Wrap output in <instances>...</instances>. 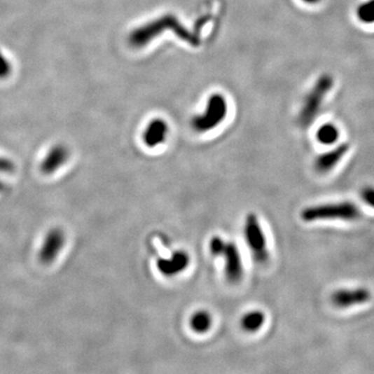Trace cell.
<instances>
[{
	"instance_id": "cell-7",
	"label": "cell",
	"mask_w": 374,
	"mask_h": 374,
	"mask_svg": "<svg viewBox=\"0 0 374 374\" xmlns=\"http://www.w3.org/2000/svg\"><path fill=\"white\" fill-rule=\"evenodd\" d=\"M371 300L370 290L365 287L340 288L331 296V302L339 309L352 308L366 304Z\"/></svg>"
},
{
	"instance_id": "cell-8",
	"label": "cell",
	"mask_w": 374,
	"mask_h": 374,
	"mask_svg": "<svg viewBox=\"0 0 374 374\" xmlns=\"http://www.w3.org/2000/svg\"><path fill=\"white\" fill-rule=\"evenodd\" d=\"M191 264V256L184 249H177L169 257L159 258L156 261V268L161 276L174 278L186 272Z\"/></svg>"
},
{
	"instance_id": "cell-13",
	"label": "cell",
	"mask_w": 374,
	"mask_h": 374,
	"mask_svg": "<svg viewBox=\"0 0 374 374\" xmlns=\"http://www.w3.org/2000/svg\"><path fill=\"white\" fill-rule=\"evenodd\" d=\"M266 316L261 310H251L247 312L240 320L242 330L248 333H255L259 331L265 322Z\"/></svg>"
},
{
	"instance_id": "cell-1",
	"label": "cell",
	"mask_w": 374,
	"mask_h": 374,
	"mask_svg": "<svg viewBox=\"0 0 374 374\" xmlns=\"http://www.w3.org/2000/svg\"><path fill=\"white\" fill-rule=\"evenodd\" d=\"M165 31L175 32L178 38L186 41L191 46H198L200 44L197 36L189 32L177 17L171 14L163 15L131 32L128 38L129 44L134 48H143Z\"/></svg>"
},
{
	"instance_id": "cell-16",
	"label": "cell",
	"mask_w": 374,
	"mask_h": 374,
	"mask_svg": "<svg viewBox=\"0 0 374 374\" xmlns=\"http://www.w3.org/2000/svg\"><path fill=\"white\" fill-rule=\"evenodd\" d=\"M356 18L364 25L374 23V0H365L356 8Z\"/></svg>"
},
{
	"instance_id": "cell-19",
	"label": "cell",
	"mask_w": 374,
	"mask_h": 374,
	"mask_svg": "<svg viewBox=\"0 0 374 374\" xmlns=\"http://www.w3.org/2000/svg\"><path fill=\"white\" fill-rule=\"evenodd\" d=\"M15 165L10 159L4 158V157H0V172H4V173H11L14 171Z\"/></svg>"
},
{
	"instance_id": "cell-12",
	"label": "cell",
	"mask_w": 374,
	"mask_h": 374,
	"mask_svg": "<svg viewBox=\"0 0 374 374\" xmlns=\"http://www.w3.org/2000/svg\"><path fill=\"white\" fill-rule=\"evenodd\" d=\"M69 158V150L68 148L62 144L59 145L53 146L50 150H49L47 155L45 156L44 160L41 163V171L43 174L55 173L57 169L68 160Z\"/></svg>"
},
{
	"instance_id": "cell-14",
	"label": "cell",
	"mask_w": 374,
	"mask_h": 374,
	"mask_svg": "<svg viewBox=\"0 0 374 374\" xmlns=\"http://www.w3.org/2000/svg\"><path fill=\"white\" fill-rule=\"evenodd\" d=\"M189 326L197 334H205L212 326V314L206 310L195 312L189 320Z\"/></svg>"
},
{
	"instance_id": "cell-11",
	"label": "cell",
	"mask_w": 374,
	"mask_h": 374,
	"mask_svg": "<svg viewBox=\"0 0 374 374\" xmlns=\"http://www.w3.org/2000/svg\"><path fill=\"white\" fill-rule=\"evenodd\" d=\"M350 146L343 143L330 151L324 152L316 157L314 160V169L319 174H326L332 171L342 160L343 157L349 151Z\"/></svg>"
},
{
	"instance_id": "cell-15",
	"label": "cell",
	"mask_w": 374,
	"mask_h": 374,
	"mask_svg": "<svg viewBox=\"0 0 374 374\" xmlns=\"http://www.w3.org/2000/svg\"><path fill=\"white\" fill-rule=\"evenodd\" d=\"M340 137V131L334 123L322 124L316 132L318 143L324 146L334 145Z\"/></svg>"
},
{
	"instance_id": "cell-3",
	"label": "cell",
	"mask_w": 374,
	"mask_h": 374,
	"mask_svg": "<svg viewBox=\"0 0 374 374\" xmlns=\"http://www.w3.org/2000/svg\"><path fill=\"white\" fill-rule=\"evenodd\" d=\"M334 87V78L332 75L324 73L318 77L317 81L305 97L298 113V123L302 128H307L317 118L324 99Z\"/></svg>"
},
{
	"instance_id": "cell-21",
	"label": "cell",
	"mask_w": 374,
	"mask_h": 374,
	"mask_svg": "<svg viewBox=\"0 0 374 374\" xmlns=\"http://www.w3.org/2000/svg\"><path fill=\"white\" fill-rule=\"evenodd\" d=\"M4 189H6V186H4V184L2 183L1 181H0V193H1V191H4Z\"/></svg>"
},
{
	"instance_id": "cell-20",
	"label": "cell",
	"mask_w": 374,
	"mask_h": 374,
	"mask_svg": "<svg viewBox=\"0 0 374 374\" xmlns=\"http://www.w3.org/2000/svg\"><path fill=\"white\" fill-rule=\"evenodd\" d=\"M302 1L305 2V4H318V2L321 1V0H302Z\"/></svg>"
},
{
	"instance_id": "cell-4",
	"label": "cell",
	"mask_w": 374,
	"mask_h": 374,
	"mask_svg": "<svg viewBox=\"0 0 374 374\" xmlns=\"http://www.w3.org/2000/svg\"><path fill=\"white\" fill-rule=\"evenodd\" d=\"M229 105L227 99L221 94H214L208 99L205 111L191 119V126L195 132H210L225 121Z\"/></svg>"
},
{
	"instance_id": "cell-18",
	"label": "cell",
	"mask_w": 374,
	"mask_h": 374,
	"mask_svg": "<svg viewBox=\"0 0 374 374\" xmlns=\"http://www.w3.org/2000/svg\"><path fill=\"white\" fill-rule=\"evenodd\" d=\"M361 199L369 207L374 209V186H365L361 191Z\"/></svg>"
},
{
	"instance_id": "cell-5",
	"label": "cell",
	"mask_w": 374,
	"mask_h": 374,
	"mask_svg": "<svg viewBox=\"0 0 374 374\" xmlns=\"http://www.w3.org/2000/svg\"><path fill=\"white\" fill-rule=\"evenodd\" d=\"M244 234L247 246L251 251L254 260L259 264L266 263L270 259L268 238L259 218L254 212L247 214L244 219Z\"/></svg>"
},
{
	"instance_id": "cell-2",
	"label": "cell",
	"mask_w": 374,
	"mask_h": 374,
	"mask_svg": "<svg viewBox=\"0 0 374 374\" xmlns=\"http://www.w3.org/2000/svg\"><path fill=\"white\" fill-rule=\"evenodd\" d=\"M360 218V208L349 201L309 206L300 212V219L306 223L320 221H354Z\"/></svg>"
},
{
	"instance_id": "cell-10",
	"label": "cell",
	"mask_w": 374,
	"mask_h": 374,
	"mask_svg": "<svg viewBox=\"0 0 374 374\" xmlns=\"http://www.w3.org/2000/svg\"><path fill=\"white\" fill-rule=\"evenodd\" d=\"M64 244V233L59 228L50 230L45 238L44 244L39 253V259L43 264L53 263Z\"/></svg>"
},
{
	"instance_id": "cell-9",
	"label": "cell",
	"mask_w": 374,
	"mask_h": 374,
	"mask_svg": "<svg viewBox=\"0 0 374 374\" xmlns=\"http://www.w3.org/2000/svg\"><path fill=\"white\" fill-rule=\"evenodd\" d=\"M169 127L161 118L151 120L143 132V143L149 149H155L163 145L169 137Z\"/></svg>"
},
{
	"instance_id": "cell-6",
	"label": "cell",
	"mask_w": 374,
	"mask_h": 374,
	"mask_svg": "<svg viewBox=\"0 0 374 374\" xmlns=\"http://www.w3.org/2000/svg\"><path fill=\"white\" fill-rule=\"evenodd\" d=\"M219 258L223 260V275L230 284H237L244 278V266L237 244L227 240Z\"/></svg>"
},
{
	"instance_id": "cell-17",
	"label": "cell",
	"mask_w": 374,
	"mask_h": 374,
	"mask_svg": "<svg viewBox=\"0 0 374 374\" xmlns=\"http://www.w3.org/2000/svg\"><path fill=\"white\" fill-rule=\"evenodd\" d=\"M12 62L0 50V81H4V79L10 77V75L12 74Z\"/></svg>"
}]
</instances>
